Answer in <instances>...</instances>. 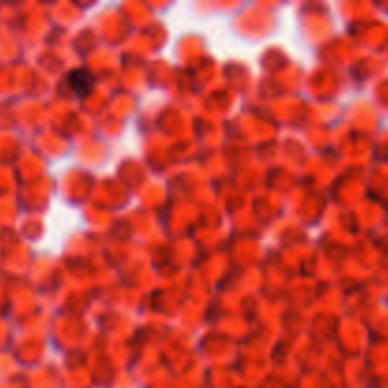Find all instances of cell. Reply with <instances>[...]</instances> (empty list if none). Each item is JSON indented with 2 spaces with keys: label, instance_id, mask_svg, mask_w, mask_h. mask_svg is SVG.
Returning a JSON list of instances; mask_svg holds the SVG:
<instances>
[{
  "label": "cell",
  "instance_id": "obj_1",
  "mask_svg": "<svg viewBox=\"0 0 388 388\" xmlns=\"http://www.w3.org/2000/svg\"><path fill=\"white\" fill-rule=\"evenodd\" d=\"M70 83V90L74 91L76 95H85L91 90V83H93V76H91L90 70L76 69L70 72L67 76Z\"/></svg>",
  "mask_w": 388,
  "mask_h": 388
}]
</instances>
